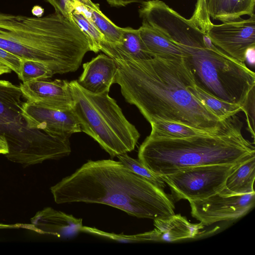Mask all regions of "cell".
<instances>
[{
	"mask_svg": "<svg viewBox=\"0 0 255 255\" xmlns=\"http://www.w3.org/2000/svg\"><path fill=\"white\" fill-rule=\"evenodd\" d=\"M189 91L196 96L213 114L223 121L243 112V107L239 104L220 100L198 87H188Z\"/></svg>",
	"mask_w": 255,
	"mask_h": 255,
	"instance_id": "22",
	"label": "cell"
},
{
	"mask_svg": "<svg viewBox=\"0 0 255 255\" xmlns=\"http://www.w3.org/2000/svg\"><path fill=\"white\" fill-rule=\"evenodd\" d=\"M202 30L216 46L242 63H245L247 49L255 46V13L219 24L211 22Z\"/></svg>",
	"mask_w": 255,
	"mask_h": 255,
	"instance_id": "10",
	"label": "cell"
},
{
	"mask_svg": "<svg viewBox=\"0 0 255 255\" xmlns=\"http://www.w3.org/2000/svg\"><path fill=\"white\" fill-rule=\"evenodd\" d=\"M69 83L73 110L81 131L96 140L112 157L134 150L140 134L109 93H91L77 80Z\"/></svg>",
	"mask_w": 255,
	"mask_h": 255,
	"instance_id": "6",
	"label": "cell"
},
{
	"mask_svg": "<svg viewBox=\"0 0 255 255\" xmlns=\"http://www.w3.org/2000/svg\"><path fill=\"white\" fill-rule=\"evenodd\" d=\"M11 71L10 68L0 62V76L5 73H10Z\"/></svg>",
	"mask_w": 255,
	"mask_h": 255,
	"instance_id": "36",
	"label": "cell"
},
{
	"mask_svg": "<svg viewBox=\"0 0 255 255\" xmlns=\"http://www.w3.org/2000/svg\"><path fill=\"white\" fill-rule=\"evenodd\" d=\"M83 69L77 80L82 88L94 94L109 92L118 70L113 58L105 54H99L84 63Z\"/></svg>",
	"mask_w": 255,
	"mask_h": 255,
	"instance_id": "13",
	"label": "cell"
},
{
	"mask_svg": "<svg viewBox=\"0 0 255 255\" xmlns=\"http://www.w3.org/2000/svg\"><path fill=\"white\" fill-rule=\"evenodd\" d=\"M5 137L8 148L6 157L24 166L59 159L69 155L71 152L69 139L29 128L26 124Z\"/></svg>",
	"mask_w": 255,
	"mask_h": 255,
	"instance_id": "8",
	"label": "cell"
},
{
	"mask_svg": "<svg viewBox=\"0 0 255 255\" xmlns=\"http://www.w3.org/2000/svg\"><path fill=\"white\" fill-rule=\"evenodd\" d=\"M0 62L14 71L17 75L20 69L21 59L9 51L0 47Z\"/></svg>",
	"mask_w": 255,
	"mask_h": 255,
	"instance_id": "30",
	"label": "cell"
},
{
	"mask_svg": "<svg viewBox=\"0 0 255 255\" xmlns=\"http://www.w3.org/2000/svg\"><path fill=\"white\" fill-rule=\"evenodd\" d=\"M0 47L44 64L54 75L76 71L91 51L77 25L56 12L40 17L0 12Z\"/></svg>",
	"mask_w": 255,
	"mask_h": 255,
	"instance_id": "4",
	"label": "cell"
},
{
	"mask_svg": "<svg viewBox=\"0 0 255 255\" xmlns=\"http://www.w3.org/2000/svg\"><path fill=\"white\" fill-rule=\"evenodd\" d=\"M30 221L37 232L60 238L73 237L81 232L83 227L81 218L51 207L37 212Z\"/></svg>",
	"mask_w": 255,
	"mask_h": 255,
	"instance_id": "15",
	"label": "cell"
},
{
	"mask_svg": "<svg viewBox=\"0 0 255 255\" xmlns=\"http://www.w3.org/2000/svg\"><path fill=\"white\" fill-rule=\"evenodd\" d=\"M255 0H217L212 18L223 22L254 14Z\"/></svg>",
	"mask_w": 255,
	"mask_h": 255,
	"instance_id": "20",
	"label": "cell"
},
{
	"mask_svg": "<svg viewBox=\"0 0 255 255\" xmlns=\"http://www.w3.org/2000/svg\"><path fill=\"white\" fill-rule=\"evenodd\" d=\"M150 124L151 131L149 136L151 137L181 138L212 134L181 123L172 121L158 120Z\"/></svg>",
	"mask_w": 255,
	"mask_h": 255,
	"instance_id": "23",
	"label": "cell"
},
{
	"mask_svg": "<svg viewBox=\"0 0 255 255\" xmlns=\"http://www.w3.org/2000/svg\"><path fill=\"white\" fill-rule=\"evenodd\" d=\"M81 232L88 233L123 243H139L149 242L148 232L135 235H124L123 233L117 234L114 233L106 232L94 227L93 228L83 226L82 228Z\"/></svg>",
	"mask_w": 255,
	"mask_h": 255,
	"instance_id": "27",
	"label": "cell"
},
{
	"mask_svg": "<svg viewBox=\"0 0 255 255\" xmlns=\"http://www.w3.org/2000/svg\"><path fill=\"white\" fill-rule=\"evenodd\" d=\"M22 116L28 128L52 135L69 139L72 134L81 132L73 109L62 110L26 101L23 104Z\"/></svg>",
	"mask_w": 255,
	"mask_h": 255,
	"instance_id": "11",
	"label": "cell"
},
{
	"mask_svg": "<svg viewBox=\"0 0 255 255\" xmlns=\"http://www.w3.org/2000/svg\"><path fill=\"white\" fill-rule=\"evenodd\" d=\"M53 72L44 64L38 61L21 59L20 72L18 75L22 83L47 79L52 77Z\"/></svg>",
	"mask_w": 255,
	"mask_h": 255,
	"instance_id": "25",
	"label": "cell"
},
{
	"mask_svg": "<svg viewBox=\"0 0 255 255\" xmlns=\"http://www.w3.org/2000/svg\"><path fill=\"white\" fill-rule=\"evenodd\" d=\"M135 60H147L153 58L140 36L138 29L122 27L120 41L112 43L103 40L100 45Z\"/></svg>",
	"mask_w": 255,
	"mask_h": 255,
	"instance_id": "18",
	"label": "cell"
},
{
	"mask_svg": "<svg viewBox=\"0 0 255 255\" xmlns=\"http://www.w3.org/2000/svg\"><path fill=\"white\" fill-rule=\"evenodd\" d=\"M104 53L117 64L114 83L150 124L172 121L212 134L229 124L232 117L221 121L189 91L196 85L183 58L135 60L110 49Z\"/></svg>",
	"mask_w": 255,
	"mask_h": 255,
	"instance_id": "1",
	"label": "cell"
},
{
	"mask_svg": "<svg viewBox=\"0 0 255 255\" xmlns=\"http://www.w3.org/2000/svg\"><path fill=\"white\" fill-rule=\"evenodd\" d=\"M192 216L204 226L236 220L247 214L255 203V191L229 194L221 191L202 200L189 201Z\"/></svg>",
	"mask_w": 255,
	"mask_h": 255,
	"instance_id": "9",
	"label": "cell"
},
{
	"mask_svg": "<svg viewBox=\"0 0 255 255\" xmlns=\"http://www.w3.org/2000/svg\"><path fill=\"white\" fill-rule=\"evenodd\" d=\"M19 87L27 101L62 110L73 109L71 87L66 80H35L22 83Z\"/></svg>",
	"mask_w": 255,
	"mask_h": 255,
	"instance_id": "12",
	"label": "cell"
},
{
	"mask_svg": "<svg viewBox=\"0 0 255 255\" xmlns=\"http://www.w3.org/2000/svg\"><path fill=\"white\" fill-rule=\"evenodd\" d=\"M50 191L57 204H105L130 216L152 220L175 214L172 196L112 159L88 161Z\"/></svg>",
	"mask_w": 255,
	"mask_h": 255,
	"instance_id": "2",
	"label": "cell"
},
{
	"mask_svg": "<svg viewBox=\"0 0 255 255\" xmlns=\"http://www.w3.org/2000/svg\"><path fill=\"white\" fill-rule=\"evenodd\" d=\"M54 8L55 12L70 18L74 5L78 0H45Z\"/></svg>",
	"mask_w": 255,
	"mask_h": 255,
	"instance_id": "31",
	"label": "cell"
},
{
	"mask_svg": "<svg viewBox=\"0 0 255 255\" xmlns=\"http://www.w3.org/2000/svg\"><path fill=\"white\" fill-rule=\"evenodd\" d=\"M44 9L39 5H34L31 9V13L33 16L40 17L43 16Z\"/></svg>",
	"mask_w": 255,
	"mask_h": 255,
	"instance_id": "35",
	"label": "cell"
},
{
	"mask_svg": "<svg viewBox=\"0 0 255 255\" xmlns=\"http://www.w3.org/2000/svg\"><path fill=\"white\" fill-rule=\"evenodd\" d=\"M71 19L87 36L91 51L98 53L100 51V44L104 40V35L93 22L80 11L74 10Z\"/></svg>",
	"mask_w": 255,
	"mask_h": 255,
	"instance_id": "24",
	"label": "cell"
},
{
	"mask_svg": "<svg viewBox=\"0 0 255 255\" xmlns=\"http://www.w3.org/2000/svg\"><path fill=\"white\" fill-rule=\"evenodd\" d=\"M255 90L254 88L250 93L244 105L243 112L245 114L248 130L255 138Z\"/></svg>",
	"mask_w": 255,
	"mask_h": 255,
	"instance_id": "29",
	"label": "cell"
},
{
	"mask_svg": "<svg viewBox=\"0 0 255 255\" xmlns=\"http://www.w3.org/2000/svg\"><path fill=\"white\" fill-rule=\"evenodd\" d=\"M22 97L19 86L0 80V134L5 136L12 133L25 125Z\"/></svg>",
	"mask_w": 255,
	"mask_h": 255,
	"instance_id": "14",
	"label": "cell"
},
{
	"mask_svg": "<svg viewBox=\"0 0 255 255\" xmlns=\"http://www.w3.org/2000/svg\"><path fill=\"white\" fill-rule=\"evenodd\" d=\"M217 0H197L195 8L190 18L202 30L210 22Z\"/></svg>",
	"mask_w": 255,
	"mask_h": 255,
	"instance_id": "28",
	"label": "cell"
},
{
	"mask_svg": "<svg viewBox=\"0 0 255 255\" xmlns=\"http://www.w3.org/2000/svg\"><path fill=\"white\" fill-rule=\"evenodd\" d=\"M252 67H254L255 63V46L249 48L245 53V61Z\"/></svg>",
	"mask_w": 255,
	"mask_h": 255,
	"instance_id": "32",
	"label": "cell"
},
{
	"mask_svg": "<svg viewBox=\"0 0 255 255\" xmlns=\"http://www.w3.org/2000/svg\"><path fill=\"white\" fill-rule=\"evenodd\" d=\"M242 127L236 115L215 134L181 138L148 136L139 148L138 160L159 176L194 166L241 163L255 157V146L243 135Z\"/></svg>",
	"mask_w": 255,
	"mask_h": 255,
	"instance_id": "5",
	"label": "cell"
},
{
	"mask_svg": "<svg viewBox=\"0 0 255 255\" xmlns=\"http://www.w3.org/2000/svg\"><path fill=\"white\" fill-rule=\"evenodd\" d=\"M255 157L240 164L226 179L222 192L229 194H245L255 192Z\"/></svg>",
	"mask_w": 255,
	"mask_h": 255,
	"instance_id": "19",
	"label": "cell"
},
{
	"mask_svg": "<svg viewBox=\"0 0 255 255\" xmlns=\"http://www.w3.org/2000/svg\"><path fill=\"white\" fill-rule=\"evenodd\" d=\"M138 30L141 39L153 57L183 58V54L179 47L158 29L142 23Z\"/></svg>",
	"mask_w": 255,
	"mask_h": 255,
	"instance_id": "17",
	"label": "cell"
},
{
	"mask_svg": "<svg viewBox=\"0 0 255 255\" xmlns=\"http://www.w3.org/2000/svg\"><path fill=\"white\" fill-rule=\"evenodd\" d=\"M113 6H125L132 3L142 2L143 0H107Z\"/></svg>",
	"mask_w": 255,
	"mask_h": 255,
	"instance_id": "33",
	"label": "cell"
},
{
	"mask_svg": "<svg viewBox=\"0 0 255 255\" xmlns=\"http://www.w3.org/2000/svg\"><path fill=\"white\" fill-rule=\"evenodd\" d=\"M87 9L89 19L102 33L104 40L112 43H118L122 36V27L116 25L100 10L98 4L91 0H78Z\"/></svg>",
	"mask_w": 255,
	"mask_h": 255,
	"instance_id": "21",
	"label": "cell"
},
{
	"mask_svg": "<svg viewBox=\"0 0 255 255\" xmlns=\"http://www.w3.org/2000/svg\"><path fill=\"white\" fill-rule=\"evenodd\" d=\"M240 164L194 166L160 176L169 186L173 199L200 200L221 191L229 175Z\"/></svg>",
	"mask_w": 255,
	"mask_h": 255,
	"instance_id": "7",
	"label": "cell"
},
{
	"mask_svg": "<svg viewBox=\"0 0 255 255\" xmlns=\"http://www.w3.org/2000/svg\"><path fill=\"white\" fill-rule=\"evenodd\" d=\"M8 148L6 138L4 135L0 134V153L6 154L8 153Z\"/></svg>",
	"mask_w": 255,
	"mask_h": 255,
	"instance_id": "34",
	"label": "cell"
},
{
	"mask_svg": "<svg viewBox=\"0 0 255 255\" xmlns=\"http://www.w3.org/2000/svg\"><path fill=\"white\" fill-rule=\"evenodd\" d=\"M117 157L120 161L134 173L159 188L163 189L165 187V182L161 177L145 166L138 160L129 156L127 153L118 155Z\"/></svg>",
	"mask_w": 255,
	"mask_h": 255,
	"instance_id": "26",
	"label": "cell"
},
{
	"mask_svg": "<svg viewBox=\"0 0 255 255\" xmlns=\"http://www.w3.org/2000/svg\"><path fill=\"white\" fill-rule=\"evenodd\" d=\"M157 28L181 49L195 85L223 101L244 105L255 88V74L245 63L230 56L210 41L190 19L171 10Z\"/></svg>",
	"mask_w": 255,
	"mask_h": 255,
	"instance_id": "3",
	"label": "cell"
},
{
	"mask_svg": "<svg viewBox=\"0 0 255 255\" xmlns=\"http://www.w3.org/2000/svg\"><path fill=\"white\" fill-rule=\"evenodd\" d=\"M153 225L154 229L149 231L150 242H171L194 238L199 235L205 226L200 222L191 223L180 214L154 219Z\"/></svg>",
	"mask_w": 255,
	"mask_h": 255,
	"instance_id": "16",
	"label": "cell"
}]
</instances>
